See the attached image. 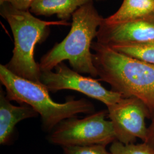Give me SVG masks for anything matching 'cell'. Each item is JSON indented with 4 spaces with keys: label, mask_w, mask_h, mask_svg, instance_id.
Segmentation results:
<instances>
[{
    "label": "cell",
    "mask_w": 154,
    "mask_h": 154,
    "mask_svg": "<svg viewBox=\"0 0 154 154\" xmlns=\"http://www.w3.org/2000/svg\"><path fill=\"white\" fill-rule=\"evenodd\" d=\"M93 60L99 80L123 98H135L154 112V65L124 54L108 45L93 42Z\"/></svg>",
    "instance_id": "1"
},
{
    "label": "cell",
    "mask_w": 154,
    "mask_h": 154,
    "mask_svg": "<svg viewBox=\"0 0 154 154\" xmlns=\"http://www.w3.org/2000/svg\"><path fill=\"white\" fill-rule=\"evenodd\" d=\"M103 20L94 5L93 0L79 8L72 14L71 29L67 35L42 57L39 63L41 72L52 70L67 60L74 70L93 78L98 77L91 49Z\"/></svg>",
    "instance_id": "2"
},
{
    "label": "cell",
    "mask_w": 154,
    "mask_h": 154,
    "mask_svg": "<svg viewBox=\"0 0 154 154\" xmlns=\"http://www.w3.org/2000/svg\"><path fill=\"white\" fill-rule=\"evenodd\" d=\"M0 14L9 23L14 42L13 56L6 67L19 77L43 85L41 82L42 72L34 59L35 47L48 38L51 26L71 24L62 20H40L29 11L17 9L8 2L1 5Z\"/></svg>",
    "instance_id": "3"
},
{
    "label": "cell",
    "mask_w": 154,
    "mask_h": 154,
    "mask_svg": "<svg viewBox=\"0 0 154 154\" xmlns=\"http://www.w3.org/2000/svg\"><path fill=\"white\" fill-rule=\"evenodd\" d=\"M0 81L5 88L6 95L10 101L32 107L42 118L44 128L52 131L61 122L78 114H92L93 104L87 99L70 98L64 103L52 100L44 85L19 77L5 65H0Z\"/></svg>",
    "instance_id": "4"
},
{
    "label": "cell",
    "mask_w": 154,
    "mask_h": 154,
    "mask_svg": "<svg viewBox=\"0 0 154 154\" xmlns=\"http://www.w3.org/2000/svg\"><path fill=\"white\" fill-rule=\"evenodd\" d=\"M108 111L94 112L83 118L75 117L64 120L50 135L51 143L62 147L68 146L103 145L116 140L112 122L106 120Z\"/></svg>",
    "instance_id": "5"
},
{
    "label": "cell",
    "mask_w": 154,
    "mask_h": 154,
    "mask_svg": "<svg viewBox=\"0 0 154 154\" xmlns=\"http://www.w3.org/2000/svg\"><path fill=\"white\" fill-rule=\"evenodd\" d=\"M52 70L41 72V82L50 92L72 90L103 103L107 107L114 105L123 98L121 94L105 88L98 79L83 76L69 68L63 62Z\"/></svg>",
    "instance_id": "6"
},
{
    "label": "cell",
    "mask_w": 154,
    "mask_h": 154,
    "mask_svg": "<svg viewBox=\"0 0 154 154\" xmlns=\"http://www.w3.org/2000/svg\"><path fill=\"white\" fill-rule=\"evenodd\" d=\"M108 116L112 122L116 140L127 144L134 143L137 139L146 140L148 128L146 119L151 114L139 99L122 98L119 102L107 107Z\"/></svg>",
    "instance_id": "7"
},
{
    "label": "cell",
    "mask_w": 154,
    "mask_h": 154,
    "mask_svg": "<svg viewBox=\"0 0 154 154\" xmlns=\"http://www.w3.org/2000/svg\"><path fill=\"white\" fill-rule=\"evenodd\" d=\"M97 38L98 42L108 46L154 41V15L114 25L102 23Z\"/></svg>",
    "instance_id": "8"
},
{
    "label": "cell",
    "mask_w": 154,
    "mask_h": 154,
    "mask_svg": "<svg viewBox=\"0 0 154 154\" xmlns=\"http://www.w3.org/2000/svg\"><path fill=\"white\" fill-rule=\"evenodd\" d=\"M38 113L27 105L17 106L12 105L4 90H0V144H8L11 142L17 124L24 119L35 117Z\"/></svg>",
    "instance_id": "9"
},
{
    "label": "cell",
    "mask_w": 154,
    "mask_h": 154,
    "mask_svg": "<svg viewBox=\"0 0 154 154\" xmlns=\"http://www.w3.org/2000/svg\"><path fill=\"white\" fill-rule=\"evenodd\" d=\"M154 15V0H123L116 13L103 18L102 23L114 25Z\"/></svg>",
    "instance_id": "10"
},
{
    "label": "cell",
    "mask_w": 154,
    "mask_h": 154,
    "mask_svg": "<svg viewBox=\"0 0 154 154\" xmlns=\"http://www.w3.org/2000/svg\"><path fill=\"white\" fill-rule=\"evenodd\" d=\"M91 0H34L29 11L36 16L56 15L62 21L69 20L81 6Z\"/></svg>",
    "instance_id": "11"
},
{
    "label": "cell",
    "mask_w": 154,
    "mask_h": 154,
    "mask_svg": "<svg viewBox=\"0 0 154 154\" xmlns=\"http://www.w3.org/2000/svg\"><path fill=\"white\" fill-rule=\"evenodd\" d=\"M109 46L124 54L154 65V41L143 44L116 45Z\"/></svg>",
    "instance_id": "12"
},
{
    "label": "cell",
    "mask_w": 154,
    "mask_h": 154,
    "mask_svg": "<svg viewBox=\"0 0 154 154\" xmlns=\"http://www.w3.org/2000/svg\"><path fill=\"white\" fill-rule=\"evenodd\" d=\"M110 152L111 154H154V151L144 142L125 144L116 140L111 145Z\"/></svg>",
    "instance_id": "13"
},
{
    "label": "cell",
    "mask_w": 154,
    "mask_h": 154,
    "mask_svg": "<svg viewBox=\"0 0 154 154\" xmlns=\"http://www.w3.org/2000/svg\"><path fill=\"white\" fill-rule=\"evenodd\" d=\"M103 145L68 146L62 147L64 154H111Z\"/></svg>",
    "instance_id": "14"
},
{
    "label": "cell",
    "mask_w": 154,
    "mask_h": 154,
    "mask_svg": "<svg viewBox=\"0 0 154 154\" xmlns=\"http://www.w3.org/2000/svg\"><path fill=\"white\" fill-rule=\"evenodd\" d=\"M34 0H0L1 5L8 2L21 11H29Z\"/></svg>",
    "instance_id": "15"
},
{
    "label": "cell",
    "mask_w": 154,
    "mask_h": 154,
    "mask_svg": "<svg viewBox=\"0 0 154 154\" xmlns=\"http://www.w3.org/2000/svg\"><path fill=\"white\" fill-rule=\"evenodd\" d=\"M151 123L148 127L147 136L144 143H147L154 151V112L151 116Z\"/></svg>",
    "instance_id": "16"
},
{
    "label": "cell",
    "mask_w": 154,
    "mask_h": 154,
    "mask_svg": "<svg viewBox=\"0 0 154 154\" xmlns=\"http://www.w3.org/2000/svg\"><path fill=\"white\" fill-rule=\"evenodd\" d=\"M95 1H104V0H95Z\"/></svg>",
    "instance_id": "17"
}]
</instances>
